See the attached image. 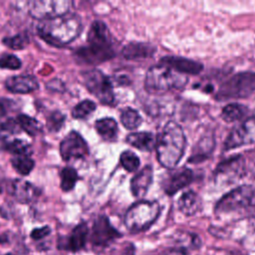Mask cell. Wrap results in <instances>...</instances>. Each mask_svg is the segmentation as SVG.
<instances>
[{"label":"cell","mask_w":255,"mask_h":255,"mask_svg":"<svg viewBox=\"0 0 255 255\" xmlns=\"http://www.w3.org/2000/svg\"><path fill=\"white\" fill-rule=\"evenodd\" d=\"M72 4L70 0H33L28 2V12L33 18L44 21L68 14Z\"/></svg>","instance_id":"8"},{"label":"cell","mask_w":255,"mask_h":255,"mask_svg":"<svg viewBox=\"0 0 255 255\" xmlns=\"http://www.w3.org/2000/svg\"><path fill=\"white\" fill-rule=\"evenodd\" d=\"M17 122L20 128L31 136H36L43 129V126L39 121L27 115H19L17 117Z\"/></svg>","instance_id":"25"},{"label":"cell","mask_w":255,"mask_h":255,"mask_svg":"<svg viewBox=\"0 0 255 255\" xmlns=\"http://www.w3.org/2000/svg\"><path fill=\"white\" fill-rule=\"evenodd\" d=\"M51 233V228L49 226H43L40 228H35L31 232V238L34 240H40Z\"/></svg>","instance_id":"37"},{"label":"cell","mask_w":255,"mask_h":255,"mask_svg":"<svg viewBox=\"0 0 255 255\" xmlns=\"http://www.w3.org/2000/svg\"><path fill=\"white\" fill-rule=\"evenodd\" d=\"M11 164L18 173L28 175L34 168L35 162L30 155H15L11 159Z\"/></svg>","instance_id":"26"},{"label":"cell","mask_w":255,"mask_h":255,"mask_svg":"<svg viewBox=\"0 0 255 255\" xmlns=\"http://www.w3.org/2000/svg\"><path fill=\"white\" fill-rule=\"evenodd\" d=\"M185 145L186 138L181 127L175 122L165 124L155 144L159 163L166 168L175 167L184 153Z\"/></svg>","instance_id":"2"},{"label":"cell","mask_w":255,"mask_h":255,"mask_svg":"<svg viewBox=\"0 0 255 255\" xmlns=\"http://www.w3.org/2000/svg\"><path fill=\"white\" fill-rule=\"evenodd\" d=\"M5 87L14 94H28L38 90L39 83L32 75H18L9 77L5 81Z\"/></svg>","instance_id":"16"},{"label":"cell","mask_w":255,"mask_h":255,"mask_svg":"<svg viewBox=\"0 0 255 255\" xmlns=\"http://www.w3.org/2000/svg\"><path fill=\"white\" fill-rule=\"evenodd\" d=\"M0 130L3 132H9V133H18L20 131V126L17 122V120L8 119L0 126Z\"/></svg>","instance_id":"36"},{"label":"cell","mask_w":255,"mask_h":255,"mask_svg":"<svg viewBox=\"0 0 255 255\" xmlns=\"http://www.w3.org/2000/svg\"><path fill=\"white\" fill-rule=\"evenodd\" d=\"M7 142H8L7 135H5L2 130H0V150L5 149Z\"/></svg>","instance_id":"39"},{"label":"cell","mask_w":255,"mask_h":255,"mask_svg":"<svg viewBox=\"0 0 255 255\" xmlns=\"http://www.w3.org/2000/svg\"><path fill=\"white\" fill-rule=\"evenodd\" d=\"M6 255H12V254H6Z\"/></svg>","instance_id":"43"},{"label":"cell","mask_w":255,"mask_h":255,"mask_svg":"<svg viewBox=\"0 0 255 255\" xmlns=\"http://www.w3.org/2000/svg\"><path fill=\"white\" fill-rule=\"evenodd\" d=\"M255 92V73L242 72L232 76L220 87L217 98L221 100L246 98Z\"/></svg>","instance_id":"6"},{"label":"cell","mask_w":255,"mask_h":255,"mask_svg":"<svg viewBox=\"0 0 255 255\" xmlns=\"http://www.w3.org/2000/svg\"><path fill=\"white\" fill-rule=\"evenodd\" d=\"M193 179V172L189 168H181L168 174L162 181V188L168 195L176 193L181 188L188 185Z\"/></svg>","instance_id":"15"},{"label":"cell","mask_w":255,"mask_h":255,"mask_svg":"<svg viewBox=\"0 0 255 255\" xmlns=\"http://www.w3.org/2000/svg\"><path fill=\"white\" fill-rule=\"evenodd\" d=\"M88 45L112 48L113 40L111 33L103 21L96 20L92 23L88 32Z\"/></svg>","instance_id":"17"},{"label":"cell","mask_w":255,"mask_h":255,"mask_svg":"<svg viewBox=\"0 0 255 255\" xmlns=\"http://www.w3.org/2000/svg\"><path fill=\"white\" fill-rule=\"evenodd\" d=\"M244 171V158L236 155L220 162L214 172V177L216 182L228 185L240 179Z\"/></svg>","instance_id":"9"},{"label":"cell","mask_w":255,"mask_h":255,"mask_svg":"<svg viewBox=\"0 0 255 255\" xmlns=\"http://www.w3.org/2000/svg\"><path fill=\"white\" fill-rule=\"evenodd\" d=\"M121 122L128 129H134L141 124L140 115L131 108H126L121 114Z\"/></svg>","instance_id":"28"},{"label":"cell","mask_w":255,"mask_h":255,"mask_svg":"<svg viewBox=\"0 0 255 255\" xmlns=\"http://www.w3.org/2000/svg\"><path fill=\"white\" fill-rule=\"evenodd\" d=\"M217 214H255V186L242 185L226 193L215 205Z\"/></svg>","instance_id":"4"},{"label":"cell","mask_w":255,"mask_h":255,"mask_svg":"<svg viewBox=\"0 0 255 255\" xmlns=\"http://www.w3.org/2000/svg\"><path fill=\"white\" fill-rule=\"evenodd\" d=\"M178 208L184 215L195 214L200 208V198L197 193L192 190L184 192L178 199Z\"/></svg>","instance_id":"23"},{"label":"cell","mask_w":255,"mask_h":255,"mask_svg":"<svg viewBox=\"0 0 255 255\" xmlns=\"http://www.w3.org/2000/svg\"><path fill=\"white\" fill-rule=\"evenodd\" d=\"M5 150L14 153L15 155H30L31 154V146L29 142L20 139L14 138L12 140H8Z\"/></svg>","instance_id":"31"},{"label":"cell","mask_w":255,"mask_h":255,"mask_svg":"<svg viewBox=\"0 0 255 255\" xmlns=\"http://www.w3.org/2000/svg\"><path fill=\"white\" fill-rule=\"evenodd\" d=\"M226 255H244V254L237 252V251H231V252H228Z\"/></svg>","instance_id":"40"},{"label":"cell","mask_w":255,"mask_h":255,"mask_svg":"<svg viewBox=\"0 0 255 255\" xmlns=\"http://www.w3.org/2000/svg\"><path fill=\"white\" fill-rule=\"evenodd\" d=\"M156 48L148 43L130 42L123 49V56L128 60H138L151 57Z\"/></svg>","instance_id":"21"},{"label":"cell","mask_w":255,"mask_h":255,"mask_svg":"<svg viewBox=\"0 0 255 255\" xmlns=\"http://www.w3.org/2000/svg\"><path fill=\"white\" fill-rule=\"evenodd\" d=\"M160 205L157 201L139 200L133 203L126 212L124 222L131 233H138L148 229L157 219Z\"/></svg>","instance_id":"5"},{"label":"cell","mask_w":255,"mask_h":255,"mask_svg":"<svg viewBox=\"0 0 255 255\" xmlns=\"http://www.w3.org/2000/svg\"><path fill=\"white\" fill-rule=\"evenodd\" d=\"M121 236L122 234L111 224L109 218L101 215L93 224L91 242L96 246H106Z\"/></svg>","instance_id":"12"},{"label":"cell","mask_w":255,"mask_h":255,"mask_svg":"<svg viewBox=\"0 0 255 255\" xmlns=\"http://www.w3.org/2000/svg\"><path fill=\"white\" fill-rule=\"evenodd\" d=\"M127 142L135 148L143 151H150L155 147L156 138L148 131H137L129 133L127 138Z\"/></svg>","instance_id":"22"},{"label":"cell","mask_w":255,"mask_h":255,"mask_svg":"<svg viewBox=\"0 0 255 255\" xmlns=\"http://www.w3.org/2000/svg\"><path fill=\"white\" fill-rule=\"evenodd\" d=\"M84 85L88 91L95 96L102 104L112 105L115 101V94L111 80L100 70L94 69L82 74Z\"/></svg>","instance_id":"7"},{"label":"cell","mask_w":255,"mask_h":255,"mask_svg":"<svg viewBox=\"0 0 255 255\" xmlns=\"http://www.w3.org/2000/svg\"><path fill=\"white\" fill-rule=\"evenodd\" d=\"M1 189H2V180H1V176H0V192H1Z\"/></svg>","instance_id":"42"},{"label":"cell","mask_w":255,"mask_h":255,"mask_svg":"<svg viewBox=\"0 0 255 255\" xmlns=\"http://www.w3.org/2000/svg\"><path fill=\"white\" fill-rule=\"evenodd\" d=\"M60 177H61V188L64 191L72 190L75 187L77 181L79 180V175L77 170L69 166L64 167L61 170Z\"/></svg>","instance_id":"29"},{"label":"cell","mask_w":255,"mask_h":255,"mask_svg":"<svg viewBox=\"0 0 255 255\" xmlns=\"http://www.w3.org/2000/svg\"><path fill=\"white\" fill-rule=\"evenodd\" d=\"M60 153L65 161L73 158H84L89 153V147L83 136L75 131H70L60 143Z\"/></svg>","instance_id":"10"},{"label":"cell","mask_w":255,"mask_h":255,"mask_svg":"<svg viewBox=\"0 0 255 255\" xmlns=\"http://www.w3.org/2000/svg\"><path fill=\"white\" fill-rule=\"evenodd\" d=\"M152 177L153 170L151 165H145L130 179V190L132 195L137 198L143 197L152 182Z\"/></svg>","instance_id":"19"},{"label":"cell","mask_w":255,"mask_h":255,"mask_svg":"<svg viewBox=\"0 0 255 255\" xmlns=\"http://www.w3.org/2000/svg\"><path fill=\"white\" fill-rule=\"evenodd\" d=\"M74 55L79 62L95 65L114 58L116 53L114 48H104L88 45L79 48L77 51H75Z\"/></svg>","instance_id":"13"},{"label":"cell","mask_w":255,"mask_h":255,"mask_svg":"<svg viewBox=\"0 0 255 255\" xmlns=\"http://www.w3.org/2000/svg\"><path fill=\"white\" fill-rule=\"evenodd\" d=\"M29 42L30 40L26 33H20L12 37H6L3 39V44L13 50L25 49L28 46Z\"/></svg>","instance_id":"32"},{"label":"cell","mask_w":255,"mask_h":255,"mask_svg":"<svg viewBox=\"0 0 255 255\" xmlns=\"http://www.w3.org/2000/svg\"><path fill=\"white\" fill-rule=\"evenodd\" d=\"M88 234H89V228L87 224L80 223L72 230L69 237H67L66 242L59 244V248L74 251V252L79 251L85 247Z\"/></svg>","instance_id":"20"},{"label":"cell","mask_w":255,"mask_h":255,"mask_svg":"<svg viewBox=\"0 0 255 255\" xmlns=\"http://www.w3.org/2000/svg\"><path fill=\"white\" fill-rule=\"evenodd\" d=\"M65 115L62 114L59 111L53 112L48 118H47V128L50 131H58L65 123Z\"/></svg>","instance_id":"34"},{"label":"cell","mask_w":255,"mask_h":255,"mask_svg":"<svg viewBox=\"0 0 255 255\" xmlns=\"http://www.w3.org/2000/svg\"><path fill=\"white\" fill-rule=\"evenodd\" d=\"M247 113V109L244 106L238 104H229L222 110V118L225 122L231 123L242 119Z\"/></svg>","instance_id":"27"},{"label":"cell","mask_w":255,"mask_h":255,"mask_svg":"<svg viewBox=\"0 0 255 255\" xmlns=\"http://www.w3.org/2000/svg\"><path fill=\"white\" fill-rule=\"evenodd\" d=\"M96 110V104L91 100H84L74 107L72 117L77 120L87 119Z\"/></svg>","instance_id":"30"},{"label":"cell","mask_w":255,"mask_h":255,"mask_svg":"<svg viewBox=\"0 0 255 255\" xmlns=\"http://www.w3.org/2000/svg\"><path fill=\"white\" fill-rule=\"evenodd\" d=\"M21 67V61L18 57L11 54H5L0 57V68L17 70Z\"/></svg>","instance_id":"35"},{"label":"cell","mask_w":255,"mask_h":255,"mask_svg":"<svg viewBox=\"0 0 255 255\" xmlns=\"http://www.w3.org/2000/svg\"><path fill=\"white\" fill-rule=\"evenodd\" d=\"M166 255H189V254L186 251V249H184V248H176V249H172V250L168 251L166 253Z\"/></svg>","instance_id":"38"},{"label":"cell","mask_w":255,"mask_h":255,"mask_svg":"<svg viewBox=\"0 0 255 255\" xmlns=\"http://www.w3.org/2000/svg\"><path fill=\"white\" fill-rule=\"evenodd\" d=\"M120 161L124 168L129 172L136 170L140 163L138 156L134 152L129 150H126L121 154Z\"/></svg>","instance_id":"33"},{"label":"cell","mask_w":255,"mask_h":255,"mask_svg":"<svg viewBox=\"0 0 255 255\" xmlns=\"http://www.w3.org/2000/svg\"><path fill=\"white\" fill-rule=\"evenodd\" d=\"M187 80L186 75L159 63L148 69L144 87L150 94H159L170 90L182 89L187 84Z\"/></svg>","instance_id":"3"},{"label":"cell","mask_w":255,"mask_h":255,"mask_svg":"<svg viewBox=\"0 0 255 255\" xmlns=\"http://www.w3.org/2000/svg\"><path fill=\"white\" fill-rule=\"evenodd\" d=\"M5 114V111H4V108H3V106L0 104V118L3 116Z\"/></svg>","instance_id":"41"},{"label":"cell","mask_w":255,"mask_h":255,"mask_svg":"<svg viewBox=\"0 0 255 255\" xmlns=\"http://www.w3.org/2000/svg\"><path fill=\"white\" fill-rule=\"evenodd\" d=\"M255 142V119L244 121L233 128L224 142L225 149H232Z\"/></svg>","instance_id":"11"},{"label":"cell","mask_w":255,"mask_h":255,"mask_svg":"<svg viewBox=\"0 0 255 255\" xmlns=\"http://www.w3.org/2000/svg\"><path fill=\"white\" fill-rule=\"evenodd\" d=\"M81 18L76 14H65L63 16L41 21L37 25V34L46 43L62 47L73 42L82 31Z\"/></svg>","instance_id":"1"},{"label":"cell","mask_w":255,"mask_h":255,"mask_svg":"<svg viewBox=\"0 0 255 255\" xmlns=\"http://www.w3.org/2000/svg\"><path fill=\"white\" fill-rule=\"evenodd\" d=\"M98 133L106 140H114L118 134V124L112 118H104L95 123Z\"/></svg>","instance_id":"24"},{"label":"cell","mask_w":255,"mask_h":255,"mask_svg":"<svg viewBox=\"0 0 255 255\" xmlns=\"http://www.w3.org/2000/svg\"><path fill=\"white\" fill-rule=\"evenodd\" d=\"M160 64L168 66L171 69L183 75H186V74L197 75L203 69V66L200 63H197L195 61H192L186 58L176 57V56L163 57L160 60Z\"/></svg>","instance_id":"18"},{"label":"cell","mask_w":255,"mask_h":255,"mask_svg":"<svg viewBox=\"0 0 255 255\" xmlns=\"http://www.w3.org/2000/svg\"><path fill=\"white\" fill-rule=\"evenodd\" d=\"M9 191L20 203H30L36 200L41 194V190L37 186L22 179L12 180L9 184Z\"/></svg>","instance_id":"14"}]
</instances>
